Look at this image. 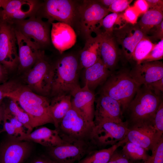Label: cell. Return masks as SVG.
Segmentation results:
<instances>
[{
	"instance_id": "cell-1",
	"label": "cell",
	"mask_w": 163,
	"mask_h": 163,
	"mask_svg": "<svg viewBox=\"0 0 163 163\" xmlns=\"http://www.w3.org/2000/svg\"><path fill=\"white\" fill-rule=\"evenodd\" d=\"M5 97L15 101L29 116L33 128L47 123L54 124L47 97L38 95L21 85L5 95Z\"/></svg>"
},
{
	"instance_id": "cell-2",
	"label": "cell",
	"mask_w": 163,
	"mask_h": 163,
	"mask_svg": "<svg viewBox=\"0 0 163 163\" xmlns=\"http://www.w3.org/2000/svg\"><path fill=\"white\" fill-rule=\"evenodd\" d=\"M53 76L50 96L70 95L80 86L78 83L80 69L78 55L69 53L52 64Z\"/></svg>"
},
{
	"instance_id": "cell-3",
	"label": "cell",
	"mask_w": 163,
	"mask_h": 163,
	"mask_svg": "<svg viewBox=\"0 0 163 163\" xmlns=\"http://www.w3.org/2000/svg\"><path fill=\"white\" fill-rule=\"evenodd\" d=\"M161 101L160 96L146 86L143 85L140 87L126 111L128 118L126 121L128 127L139 123L153 121Z\"/></svg>"
},
{
	"instance_id": "cell-4",
	"label": "cell",
	"mask_w": 163,
	"mask_h": 163,
	"mask_svg": "<svg viewBox=\"0 0 163 163\" xmlns=\"http://www.w3.org/2000/svg\"><path fill=\"white\" fill-rule=\"evenodd\" d=\"M140 86L132 78L129 72L122 70L111 74L104 82L101 93L118 101L123 114Z\"/></svg>"
},
{
	"instance_id": "cell-5",
	"label": "cell",
	"mask_w": 163,
	"mask_h": 163,
	"mask_svg": "<svg viewBox=\"0 0 163 163\" xmlns=\"http://www.w3.org/2000/svg\"><path fill=\"white\" fill-rule=\"evenodd\" d=\"M94 126V123L89 122L72 107L55 129L65 142H82L92 144L91 136Z\"/></svg>"
},
{
	"instance_id": "cell-6",
	"label": "cell",
	"mask_w": 163,
	"mask_h": 163,
	"mask_svg": "<svg viewBox=\"0 0 163 163\" xmlns=\"http://www.w3.org/2000/svg\"><path fill=\"white\" fill-rule=\"evenodd\" d=\"M81 2L72 0H46L42 3L37 13H40L38 17L47 19L50 23L56 21L69 25L77 33Z\"/></svg>"
},
{
	"instance_id": "cell-7",
	"label": "cell",
	"mask_w": 163,
	"mask_h": 163,
	"mask_svg": "<svg viewBox=\"0 0 163 163\" xmlns=\"http://www.w3.org/2000/svg\"><path fill=\"white\" fill-rule=\"evenodd\" d=\"M108 9L97 0L81 1L79 9V17L77 34L85 40L98 34L100 23L109 14Z\"/></svg>"
},
{
	"instance_id": "cell-8",
	"label": "cell",
	"mask_w": 163,
	"mask_h": 163,
	"mask_svg": "<svg viewBox=\"0 0 163 163\" xmlns=\"http://www.w3.org/2000/svg\"><path fill=\"white\" fill-rule=\"evenodd\" d=\"M52 76V63L44 53L31 69L23 74V78L25 86L32 91L47 97L50 94Z\"/></svg>"
},
{
	"instance_id": "cell-9",
	"label": "cell",
	"mask_w": 163,
	"mask_h": 163,
	"mask_svg": "<svg viewBox=\"0 0 163 163\" xmlns=\"http://www.w3.org/2000/svg\"><path fill=\"white\" fill-rule=\"evenodd\" d=\"M10 22L16 30L41 49L51 44V24L48 21H44L41 18L34 16L28 19L14 20Z\"/></svg>"
},
{
	"instance_id": "cell-10",
	"label": "cell",
	"mask_w": 163,
	"mask_h": 163,
	"mask_svg": "<svg viewBox=\"0 0 163 163\" xmlns=\"http://www.w3.org/2000/svg\"><path fill=\"white\" fill-rule=\"evenodd\" d=\"M128 130L126 122H103L95 126L91 134V142L97 149L112 146L125 139Z\"/></svg>"
},
{
	"instance_id": "cell-11",
	"label": "cell",
	"mask_w": 163,
	"mask_h": 163,
	"mask_svg": "<svg viewBox=\"0 0 163 163\" xmlns=\"http://www.w3.org/2000/svg\"><path fill=\"white\" fill-rule=\"evenodd\" d=\"M0 18V63L8 70H13L18 64L15 29L11 23Z\"/></svg>"
},
{
	"instance_id": "cell-12",
	"label": "cell",
	"mask_w": 163,
	"mask_h": 163,
	"mask_svg": "<svg viewBox=\"0 0 163 163\" xmlns=\"http://www.w3.org/2000/svg\"><path fill=\"white\" fill-rule=\"evenodd\" d=\"M47 155L57 163H75L91 151L97 149L91 144L82 142H65L60 145L46 147Z\"/></svg>"
},
{
	"instance_id": "cell-13",
	"label": "cell",
	"mask_w": 163,
	"mask_h": 163,
	"mask_svg": "<svg viewBox=\"0 0 163 163\" xmlns=\"http://www.w3.org/2000/svg\"><path fill=\"white\" fill-rule=\"evenodd\" d=\"M126 137L127 141L139 145L147 151H151L161 138L155 129L153 121L129 126Z\"/></svg>"
},
{
	"instance_id": "cell-14",
	"label": "cell",
	"mask_w": 163,
	"mask_h": 163,
	"mask_svg": "<svg viewBox=\"0 0 163 163\" xmlns=\"http://www.w3.org/2000/svg\"><path fill=\"white\" fill-rule=\"evenodd\" d=\"M112 35L117 44L121 46L123 54L129 61L132 59L133 54L137 44L146 36L137 23L134 25L127 24L115 29Z\"/></svg>"
},
{
	"instance_id": "cell-15",
	"label": "cell",
	"mask_w": 163,
	"mask_h": 163,
	"mask_svg": "<svg viewBox=\"0 0 163 163\" xmlns=\"http://www.w3.org/2000/svg\"><path fill=\"white\" fill-rule=\"evenodd\" d=\"M18 55V72L24 73L31 69L44 51L15 28Z\"/></svg>"
},
{
	"instance_id": "cell-16",
	"label": "cell",
	"mask_w": 163,
	"mask_h": 163,
	"mask_svg": "<svg viewBox=\"0 0 163 163\" xmlns=\"http://www.w3.org/2000/svg\"><path fill=\"white\" fill-rule=\"evenodd\" d=\"M31 142L10 137L0 144V163H24L32 149Z\"/></svg>"
},
{
	"instance_id": "cell-17",
	"label": "cell",
	"mask_w": 163,
	"mask_h": 163,
	"mask_svg": "<svg viewBox=\"0 0 163 163\" xmlns=\"http://www.w3.org/2000/svg\"><path fill=\"white\" fill-rule=\"evenodd\" d=\"M94 122L96 126L103 122H123L121 107L119 103L109 96L101 93L96 101Z\"/></svg>"
},
{
	"instance_id": "cell-18",
	"label": "cell",
	"mask_w": 163,
	"mask_h": 163,
	"mask_svg": "<svg viewBox=\"0 0 163 163\" xmlns=\"http://www.w3.org/2000/svg\"><path fill=\"white\" fill-rule=\"evenodd\" d=\"M42 3L33 0H9L0 11L1 18L11 22L35 16Z\"/></svg>"
},
{
	"instance_id": "cell-19",
	"label": "cell",
	"mask_w": 163,
	"mask_h": 163,
	"mask_svg": "<svg viewBox=\"0 0 163 163\" xmlns=\"http://www.w3.org/2000/svg\"><path fill=\"white\" fill-rule=\"evenodd\" d=\"M72 107L79 112L89 122L94 123L95 95L87 85L80 86L71 93Z\"/></svg>"
},
{
	"instance_id": "cell-20",
	"label": "cell",
	"mask_w": 163,
	"mask_h": 163,
	"mask_svg": "<svg viewBox=\"0 0 163 163\" xmlns=\"http://www.w3.org/2000/svg\"><path fill=\"white\" fill-rule=\"evenodd\" d=\"M50 31L51 43L61 54L74 45L76 33L69 25L62 22H51Z\"/></svg>"
},
{
	"instance_id": "cell-21",
	"label": "cell",
	"mask_w": 163,
	"mask_h": 163,
	"mask_svg": "<svg viewBox=\"0 0 163 163\" xmlns=\"http://www.w3.org/2000/svg\"><path fill=\"white\" fill-rule=\"evenodd\" d=\"M129 73L138 84L146 86L163 78V64L159 61L141 62Z\"/></svg>"
},
{
	"instance_id": "cell-22",
	"label": "cell",
	"mask_w": 163,
	"mask_h": 163,
	"mask_svg": "<svg viewBox=\"0 0 163 163\" xmlns=\"http://www.w3.org/2000/svg\"><path fill=\"white\" fill-rule=\"evenodd\" d=\"M15 139L17 140L34 142L46 147L57 146L64 141L56 129H51L45 126L38 128L30 133Z\"/></svg>"
},
{
	"instance_id": "cell-23",
	"label": "cell",
	"mask_w": 163,
	"mask_h": 163,
	"mask_svg": "<svg viewBox=\"0 0 163 163\" xmlns=\"http://www.w3.org/2000/svg\"><path fill=\"white\" fill-rule=\"evenodd\" d=\"M101 36L100 56L106 67L111 72L118 61L119 52L112 34L100 33Z\"/></svg>"
},
{
	"instance_id": "cell-24",
	"label": "cell",
	"mask_w": 163,
	"mask_h": 163,
	"mask_svg": "<svg viewBox=\"0 0 163 163\" xmlns=\"http://www.w3.org/2000/svg\"><path fill=\"white\" fill-rule=\"evenodd\" d=\"M84 69L85 85L91 91L105 82L112 74L101 58L94 64Z\"/></svg>"
},
{
	"instance_id": "cell-25",
	"label": "cell",
	"mask_w": 163,
	"mask_h": 163,
	"mask_svg": "<svg viewBox=\"0 0 163 163\" xmlns=\"http://www.w3.org/2000/svg\"><path fill=\"white\" fill-rule=\"evenodd\" d=\"M101 36L90 37L85 40V46L78 55L80 69H85L94 64L100 58Z\"/></svg>"
},
{
	"instance_id": "cell-26",
	"label": "cell",
	"mask_w": 163,
	"mask_h": 163,
	"mask_svg": "<svg viewBox=\"0 0 163 163\" xmlns=\"http://www.w3.org/2000/svg\"><path fill=\"white\" fill-rule=\"evenodd\" d=\"M50 104V110L56 128L67 112L72 107L71 96L62 95L53 97Z\"/></svg>"
},
{
	"instance_id": "cell-27",
	"label": "cell",
	"mask_w": 163,
	"mask_h": 163,
	"mask_svg": "<svg viewBox=\"0 0 163 163\" xmlns=\"http://www.w3.org/2000/svg\"><path fill=\"white\" fill-rule=\"evenodd\" d=\"M127 141L126 137L109 148L92 150L76 163H107L114 152Z\"/></svg>"
},
{
	"instance_id": "cell-28",
	"label": "cell",
	"mask_w": 163,
	"mask_h": 163,
	"mask_svg": "<svg viewBox=\"0 0 163 163\" xmlns=\"http://www.w3.org/2000/svg\"><path fill=\"white\" fill-rule=\"evenodd\" d=\"M163 9H149L143 14L137 24L146 36L150 30L163 21Z\"/></svg>"
},
{
	"instance_id": "cell-29",
	"label": "cell",
	"mask_w": 163,
	"mask_h": 163,
	"mask_svg": "<svg viewBox=\"0 0 163 163\" xmlns=\"http://www.w3.org/2000/svg\"><path fill=\"white\" fill-rule=\"evenodd\" d=\"M126 24H127L123 18L122 13H112L105 16L101 21L99 32L100 30L102 28L103 30L100 33L112 35L116 25H119L120 28Z\"/></svg>"
},
{
	"instance_id": "cell-30",
	"label": "cell",
	"mask_w": 163,
	"mask_h": 163,
	"mask_svg": "<svg viewBox=\"0 0 163 163\" xmlns=\"http://www.w3.org/2000/svg\"><path fill=\"white\" fill-rule=\"evenodd\" d=\"M122 147L123 152L133 161H143L149 156L145 149L132 142L127 141Z\"/></svg>"
},
{
	"instance_id": "cell-31",
	"label": "cell",
	"mask_w": 163,
	"mask_h": 163,
	"mask_svg": "<svg viewBox=\"0 0 163 163\" xmlns=\"http://www.w3.org/2000/svg\"><path fill=\"white\" fill-rule=\"evenodd\" d=\"M154 43L146 36L138 43L134 50L132 59L139 64L148 55L155 46Z\"/></svg>"
},
{
	"instance_id": "cell-32",
	"label": "cell",
	"mask_w": 163,
	"mask_h": 163,
	"mask_svg": "<svg viewBox=\"0 0 163 163\" xmlns=\"http://www.w3.org/2000/svg\"><path fill=\"white\" fill-rule=\"evenodd\" d=\"M8 105L6 106L10 112L27 129V133L32 132L33 128L32 127L30 117L24 111L21 109L16 102L11 100Z\"/></svg>"
},
{
	"instance_id": "cell-33",
	"label": "cell",
	"mask_w": 163,
	"mask_h": 163,
	"mask_svg": "<svg viewBox=\"0 0 163 163\" xmlns=\"http://www.w3.org/2000/svg\"><path fill=\"white\" fill-rule=\"evenodd\" d=\"M152 154L139 163H163V137L151 151Z\"/></svg>"
},
{
	"instance_id": "cell-34",
	"label": "cell",
	"mask_w": 163,
	"mask_h": 163,
	"mask_svg": "<svg viewBox=\"0 0 163 163\" xmlns=\"http://www.w3.org/2000/svg\"><path fill=\"white\" fill-rule=\"evenodd\" d=\"M163 58V39H162L156 43L153 48L141 62L158 61L162 59Z\"/></svg>"
},
{
	"instance_id": "cell-35",
	"label": "cell",
	"mask_w": 163,
	"mask_h": 163,
	"mask_svg": "<svg viewBox=\"0 0 163 163\" xmlns=\"http://www.w3.org/2000/svg\"><path fill=\"white\" fill-rule=\"evenodd\" d=\"M153 124L160 137L163 136V102L160 103L155 113Z\"/></svg>"
},
{
	"instance_id": "cell-36",
	"label": "cell",
	"mask_w": 163,
	"mask_h": 163,
	"mask_svg": "<svg viewBox=\"0 0 163 163\" xmlns=\"http://www.w3.org/2000/svg\"><path fill=\"white\" fill-rule=\"evenodd\" d=\"M4 117L11 123L16 130L19 135V137L24 136L27 133L23 125L10 112L5 106Z\"/></svg>"
},
{
	"instance_id": "cell-37",
	"label": "cell",
	"mask_w": 163,
	"mask_h": 163,
	"mask_svg": "<svg viewBox=\"0 0 163 163\" xmlns=\"http://www.w3.org/2000/svg\"><path fill=\"white\" fill-rule=\"evenodd\" d=\"M21 84L18 81L11 80L0 85V102L5 97V95L15 90Z\"/></svg>"
},
{
	"instance_id": "cell-38",
	"label": "cell",
	"mask_w": 163,
	"mask_h": 163,
	"mask_svg": "<svg viewBox=\"0 0 163 163\" xmlns=\"http://www.w3.org/2000/svg\"><path fill=\"white\" fill-rule=\"evenodd\" d=\"M122 15L127 24L134 25L137 23L140 15L133 6H129L122 13Z\"/></svg>"
},
{
	"instance_id": "cell-39",
	"label": "cell",
	"mask_w": 163,
	"mask_h": 163,
	"mask_svg": "<svg viewBox=\"0 0 163 163\" xmlns=\"http://www.w3.org/2000/svg\"><path fill=\"white\" fill-rule=\"evenodd\" d=\"M140 161H135L127 157L118 149L116 150L107 163H139Z\"/></svg>"
},
{
	"instance_id": "cell-40",
	"label": "cell",
	"mask_w": 163,
	"mask_h": 163,
	"mask_svg": "<svg viewBox=\"0 0 163 163\" xmlns=\"http://www.w3.org/2000/svg\"><path fill=\"white\" fill-rule=\"evenodd\" d=\"M132 0H116L108 8L110 12L119 13L124 11L129 6Z\"/></svg>"
},
{
	"instance_id": "cell-41",
	"label": "cell",
	"mask_w": 163,
	"mask_h": 163,
	"mask_svg": "<svg viewBox=\"0 0 163 163\" xmlns=\"http://www.w3.org/2000/svg\"><path fill=\"white\" fill-rule=\"evenodd\" d=\"M2 133L5 132L10 137L16 138L19 136L17 131L11 123L4 117L3 121Z\"/></svg>"
},
{
	"instance_id": "cell-42",
	"label": "cell",
	"mask_w": 163,
	"mask_h": 163,
	"mask_svg": "<svg viewBox=\"0 0 163 163\" xmlns=\"http://www.w3.org/2000/svg\"><path fill=\"white\" fill-rule=\"evenodd\" d=\"M145 86L156 95L160 96L163 92V78Z\"/></svg>"
},
{
	"instance_id": "cell-43",
	"label": "cell",
	"mask_w": 163,
	"mask_h": 163,
	"mask_svg": "<svg viewBox=\"0 0 163 163\" xmlns=\"http://www.w3.org/2000/svg\"><path fill=\"white\" fill-rule=\"evenodd\" d=\"M133 6L139 15L143 14L149 9V6L146 0L136 1Z\"/></svg>"
},
{
	"instance_id": "cell-44",
	"label": "cell",
	"mask_w": 163,
	"mask_h": 163,
	"mask_svg": "<svg viewBox=\"0 0 163 163\" xmlns=\"http://www.w3.org/2000/svg\"><path fill=\"white\" fill-rule=\"evenodd\" d=\"M151 32L152 33L150 37L151 39L160 40L163 39V21L159 25L152 29L148 34Z\"/></svg>"
},
{
	"instance_id": "cell-45",
	"label": "cell",
	"mask_w": 163,
	"mask_h": 163,
	"mask_svg": "<svg viewBox=\"0 0 163 163\" xmlns=\"http://www.w3.org/2000/svg\"><path fill=\"white\" fill-rule=\"evenodd\" d=\"M30 163H57L48 155H41L36 157Z\"/></svg>"
},
{
	"instance_id": "cell-46",
	"label": "cell",
	"mask_w": 163,
	"mask_h": 163,
	"mask_svg": "<svg viewBox=\"0 0 163 163\" xmlns=\"http://www.w3.org/2000/svg\"><path fill=\"white\" fill-rule=\"evenodd\" d=\"M149 6V9H163V1L161 0H146ZM148 9V10H149Z\"/></svg>"
},
{
	"instance_id": "cell-47",
	"label": "cell",
	"mask_w": 163,
	"mask_h": 163,
	"mask_svg": "<svg viewBox=\"0 0 163 163\" xmlns=\"http://www.w3.org/2000/svg\"><path fill=\"white\" fill-rule=\"evenodd\" d=\"M8 72V70L0 63V85L7 81Z\"/></svg>"
},
{
	"instance_id": "cell-48",
	"label": "cell",
	"mask_w": 163,
	"mask_h": 163,
	"mask_svg": "<svg viewBox=\"0 0 163 163\" xmlns=\"http://www.w3.org/2000/svg\"><path fill=\"white\" fill-rule=\"evenodd\" d=\"M97 1L103 6L108 9L109 7L116 0H100Z\"/></svg>"
},
{
	"instance_id": "cell-49",
	"label": "cell",
	"mask_w": 163,
	"mask_h": 163,
	"mask_svg": "<svg viewBox=\"0 0 163 163\" xmlns=\"http://www.w3.org/2000/svg\"><path fill=\"white\" fill-rule=\"evenodd\" d=\"M5 105L3 101L0 102V124L3 122ZM0 130V134L1 133Z\"/></svg>"
},
{
	"instance_id": "cell-50",
	"label": "cell",
	"mask_w": 163,
	"mask_h": 163,
	"mask_svg": "<svg viewBox=\"0 0 163 163\" xmlns=\"http://www.w3.org/2000/svg\"><path fill=\"white\" fill-rule=\"evenodd\" d=\"M9 1V0H0V8H4Z\"/></svg>"
},
{
	"instance_id": "cell-51",
	"label": "cell",
	"mask_w": 163,
	"mask_h": 163,
	"mask_svg": "<svg viewBox=\"0 0 163 163\" xmlns=\"http://www.w3.org/2000/svg\"><path fill=\"white\" fill-rule=\"evenodd\" d=\"M0 19H1V18H0Z\"/></svg>"
}]
</instances>
